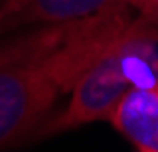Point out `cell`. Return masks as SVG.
Masks as SVG:
<instances>
[{"instance_id": "obj_5", "label": "cell", "mask_w": 158, "mask_h": 152, "mask_svg": "<svg viewBox=\"0 0 158 152\" xmlns=\"http://www.w3.org/2000/svg\"><path fill=\"white\" fill-rule=\"evenodd\" d=\"M4 17H6V7L0 4V64L11 62L15 58H22V56H28L32 51L52 47L64 37V32L69 28V22L66 24H47V26H41V28H32L26 34H19V37L9 39V41H2L4 39V32H2Z\"/></svg>"}, {"instance_id": "obj_6", "label": "cell", "mask_w": 158, "mask_h": 152, "mask_svg": "<svg viewBox=\"0 0 158 152\" xmlns=\"http://www.w3.org/2000/svg\"><path fill=\"white\" fill-rule=\"evenodd\" d=\"M122 4L143 17L158 20V0H122Z\"/></svg>"}, {"instance_id": "obj_2", "label": "cell", "mask_w": 158, "mask_h": 152, "mask_svg": "<svg viewBox=\"0 0 158 152\" xmlns=\"http://www.w3.org/2000/svg\"><path fill=\"white\" fill-rule=\"evenodd\" d=\"M122 24H120V28H122ZM118 30H115V34H118ZM115 34L111 37L105 50L101 51V56L79 75V79L69 92L71 99L66 103V107L58 116H49L34 133V139H41V137L53 135V133L73 131L77 127L90 124V122H101V120L109 118L118 99L131 88V79H128L120 58H118V51L113 47Z\"/></svg>"}, {"instance_id": "obj_1", "label": "cell", "mask_w": 158, "mask_h": 152, "mask_svg": "<svg viewBox=\"0 0 158 152\" xmlns=\"http://www.w3.org/2000/svg\"><path fill=\"white\" fill-rule=\"evenodd\" d=\"M131 13L118 4L69 22L56 45L0 64V152L34 137L60 97L71 92Z\"/></svg>"}, {"instance_id": "obj_4", "label": "cell", "mask_w": 158, "mask_h": 152, "mask_svg": "<svg viewBox=\"0 0 158 152\" xmlns=\"http://www.w3.org/2000/svg\"><path fill=\"white\" fill-rule=\"evenodd\" d=\"M2 4L6 7V17L2 22V32L6 34L22 26L66 24L83 20L122 4V0H2Z\"/></svg>"}, {"instance_id": "obj_3", "label": "cell", "mask_w": 158, "mask_h": 152, "mask_svg": "<svg viewBox=\"0 0 158 152\" xmlns=\"http://www.w3.org/2000/svg\"><path fill=\"white\" fill-rule=\"evenodd\" d=\"M107 122L137 152H158V88L131 86L118 99Z\"/></svg>"}]
</instances>
